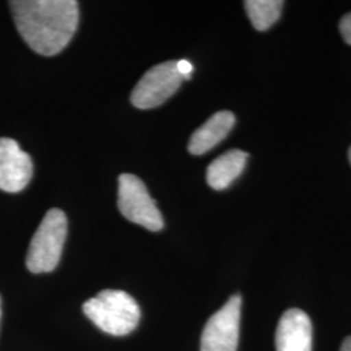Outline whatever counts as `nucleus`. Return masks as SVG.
Segmentation results:
<instances>
[{
    "label": "nucleus",
    "mask_w": 351,
    "mask_h": 351,
    "mask_svg": "<svg viewBox=\"0 0 351 351\" xmlns=\"http://www.w3.org/2000/svg\"><path fill=\"white\" fill-rule=\"evenodd\" d=\"M10 5L20 36L39 55L59 53L75 36L80 20L75 0H14Z\"/></svg>",
    "instance_id": "nucleus-1"
},
{
    "label": "nucleus",
    "mask_w": 351,
    "mask_h": 351,
    "mask_svg": "<svg viewBox=\"0 0 351 351\" xmlns=\"http://www.w3.org/2000/svg\"><path fill=\"white\" fill-rule=\"evenodd\" d=\"M82 310L95 326L112 336L132 333L141 319L138 303L123 290H103L85 302Z\"/></svg>",
    "instance_id": "nucleus-2"
},
{
    "label": "nucleus",
    "mask_w": 351,
    "mask_h": 351,
    "mask_svg": "<svg viewBox=\"0 0 351 351\" xmlns=\"http://www.w3.org/2000/svg\"><path fill=\"white\" fill-rule=\"evenodd\" d=\"M66 230L68 221L62 210L52 208L45 215L26 255V267L32 274H46L58 267L66 239Z\"/></svg>",
    "instance_id": "nucleus-3"
},
{
    "label": "nucleus",
    "mask_w": 351,
    "mask_h": 351,
    "mask_svg": "<svg viewBox=\"0 0 351 351\" xmlns=\"http://www.w3.org/2000/svg\"><path fill=\"white\" fill-rule=\"evenodd\" d=\"M119 210L129 221L151 232L164 226L163 216L149 194L143 181L137 176L124 173L119 177Z\"/></svg>",
    "instance_id": "nucleus-4"
},
{
    "label": "nucleus",
    "mask_w": 351,
    "mask_h": 351,
    "mask_svg": "<svg viewBox=\"0 0 351 351\" xmlns=\"http://www.w3.org/2000/svg\"><path fill=\"white\" fill-rule=\"evenodd\" d=\"M182 77L177 71V62H165L149 69L132 93L134 107L150 110L168 101L180 88Z\"/></svg>",
    "instance_id": "nucleus-5"
},
{
    "label": "nucleus",
    "mask_w": 351,
    "mask_h": 351,
    "mask_svg": "<svg viewBox=\"0 0 351 351\" xmlns=\"http://www.w3.org/2000/svg\"><path fill=\"white\" fill-rule=\"evenodd\" d=\"M242 298L233 295L203 329L201 351H237Z\"/></svg>",
    "instance_id": "nucleus-6"
},
{
    "label": "nucleus",
    "mask_w": 351,
    "mask_h": 351,
    "mask_svg": "<svg viewBox=\"0 0 351 351\" xmlns=\"http://www.w3.org/2000/svg\"><path fill=\"white\" fill-rule=\"evenodd\" d=\"M33 176L32 158L11 138H0V190L19 193Z\"/></svg>",
    "instance_id": "nucleus-7"
},
{
    "label": "nucleus",
    "mask_w": 351,
    "mask_h": 351,
    "mask_svg": "<svg viewBox=\"0 0 351 351\" xmlns=\"http://www.w3.org/2000/svg\"><path fill=\"white\" fill-rule=\"evenodd\" d=\"M276 351H313V323L300 308L281 316L276 330Z\"/></svg>",
    "instance_id": "nucleus-8"
},
{
    "label": "nucleus",
    "mask_w": 351,
    "mask_h": 351,
    "mask_svg": "<svg viewBox=\"0 0 351 351\" xmlns=\"http://www.w3.org/2000/svg\"><path fill=\"white\" fill-rule=\"evenodd\" d=\"M236 124V116L230 111H219L197 129L189 141V152L203 155L213 150L230 133Z\"/></svg>",
    "instance_id": "nucleus-9"
},
{
    "label": "nucleus",
    "mask_w": 351,
    "mask_h": 351,
    "mask_svg": "<svg viewBox=\"0 0 351 351\" xmlns=\"http://www.w3.org/2000/svg\"><path fill=\"white\" fill-rule=\"evenodd\" d=\"M249 155L242 150H229L216 158L207 168V182L213 190H224L243 172Z\"/></svg>",
    "instance_id": "nucleus-10"
},
{
    "label": "nucleus",
    "mask_w": 351,
    "mask_h": 351,
    "mask_svg": "<svg viewBox=\"0 0 351 351\" xmlns=\"http://www.w3.org/2000/svg\"><path fill=\"white\" fill-rule=\"evenodd\" d=\"M284 1L281 0H247L245 1V10L250 19L252 26L264 32L278 21Z\"/></svg>",
    "instance_id": "nucleus-11"
},
{
    "label": "nucleus",
    "mask_w": 351,
    "mask_h": 351,
    "mask_svg": "<svg viewBox=\"0 0 351 351\" xmlns=\"http://www.w3.org/2000/svg\"><path fill=\"white\" fill-rule=\"evenodd\" d=\"M339 32L343 40L351 46V12L345 14L339 23Z\"/></svg>",
    "instance_id": "nucleus-12"
},
{
    "label": "nucleus",
    "mask_w": 351,
    "mask_h": 351,
    "mask_svg": "<svg viewBox=\"0 0 351 351\" xmlns=\"http://www.w3.org/2000/svg\"><path fill=\"white\" fill-rule=\"evenodd\" d=\"M177 71H178V73L181 75L184 80H190L194 68H193V64L188 62V60L182 59V60L177 62Z\"/></svg>",
    "instance_id": "nucleus-13"
},
{
    "label": "nucleus",
    "mask_w": 351,
    "mask_h": 351,
    "mask_svg": "<svg viewBox=\"0 0 351 351\" xmlns=\"http://www.w3.org/2000/svg\"><path fill=\"white\" fill-rule=\"evenodd\" d=\"M341 351H351V336L345 339L342 346H341Z\"/></svg>",
    "instance_id": "nucleus-14"
},
{
    "label": "nucleus",
    "mask_w": 351,
    "mask_h": 351,
    "mask_svg": "<svg viewBox=\"0 0 351 351\" xmlns=\"http://www.w3.org/2000/svg\"><path fill=\"white\" fill-rule=\"evenodd\" d=\"M349 160H350V164H351V147H350V150H349Z\"/></svg>",
    "instance_id": "nucleus-15"
},
{
    "label": "nucleus",
    "mask_w": 351,
    "mask_h": 351,
    "mask_svg": "<svg viewBox=\"0 0 351 351\" xmlns=\"http://www.w3.org/2000/svg\"><path fill=\"white\" fill-rule=\"evenodd\" d=\"M0 316H1V300H0Z\"/></svg>",
    "instance_id": "nucleus-16"
}]
</instances>
